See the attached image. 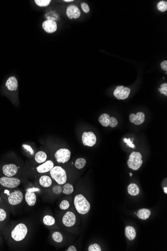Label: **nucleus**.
<instances>
[{
    "mask_svg": "<svg viewBox=\"0 0 167 251\" xmlns=\"http://www.w3.org/2000/svg\"><path fill=\"white\" fill-rule=\"evenodd\" d=\"M47 156L46 153L43 151H39L35 154V159L37 163H44L46 160Z\"/></svg>",
    "mask_w": 167,
    "mask_h": 251,
    "instance_id": "nucleus-22",
    "label": "nucleus"
},
{
    "mask_svg": "<svg viewBox=\"0 0 167 251\" xmlns=\"http://www.w3.org/2000/svg\"><path fill=\"white\" fill-rule=\"evenodd\" d=\"M18 81L16 77H11L7 80L6 86L10 91H16L18 88Z\"/></svg>",
    "mask_w": 167,
    "mask_h": 251,
    "instance_id": "nucleus-17",
    "label": "nucleus"
},
{
    "mask_svg": "<svg viewBox=\"0 0 167 251\" xmlns=\"http://www.w3.org/2000/svg\"><path fill=\"white\" fill-rule=\"evenodd\" d=\"M128 192L131 196H136L140 193V188L136 183H131L128 187Z\"/></svg>",
    "mask_w": 167,
    "mask_h": 251,
    "instance_id": "nucleus-21",
    "label": "nucleus"
},
{
    "mask_svg": "<svg viewBox=\"0 0 167 251\" xmlns=\"http://www.w3.org/2000/svg\"><path fill=\"white\" fill-rule=\"evenodd\" d=\"M157 7L160 11L162 12L166 11L167 10V2L165 1L159 2L157 4Z\"/></svg>",
    "mask_w": 167,
    "mask_h": 251,
    "instance_id": "nucleus-27",
    "label": "nucleus"
},
{
    "mask_svg": "<svg viewBox=\"0 0 167 251\" xmlns=\"http://www.w3.org/2000/svg\"><path fill=\"white\" fill-rule=\"evenodd\" d=\"M66 14L70 19H78L80 17L81 12L78 7L70 5L67 7Z\"/></svg>",
    "mask_w": 167,
    "mask_h": 251,
    "instance_id": "nucleus-12",
    "label": "nucleus"
},
{
    "mask_svg": "<svg viewBox=\"0 0 167 251\" xmlns=\"http://www.w3.org/2000/svg\"><path fill=\"white\" fill-rule=\"evenodd\" d=\"M145 115L144 113L139 112L136 114L132 113L129 116L130 121L136 125H140L144 122Z\"/></svg>",
    "mask_w": 167,
    "mask_h": 251,
    "instance_id": "nucleus-13",
    "label": "nucleus"
},
{
    "mask_svg": "<svg viewBox=\"0 0 167 251\" xmlns=\"http://www.w3.org/2000/svg\"><path fill=\"white\" fill-rule=\"evenodd\" d=\"M39 183L42 187L44 188H48L50 187L52 184L51 178L47 175L42 176L39 179Z\"/></svg>",
    "mask_w": 167,
    "mask_h": 251,
    "instance_id": "nucleus-20",
    "label": "nucleus"
},
{
    "mask_svg": "<svg viewBox=\"0 0 167 251\" xmlns=\"http://www.w3.org/2000/svg\"><path fill=\"white\" fill-rule=\"evenodd\" d=\"M88 251H101V248L100 246L97 244V243H95L94 244H92L89 246V247L88 248Z\"/></svg>",
    "mask_w": 167,
    "mask_h": 251,
    "instance_id": "nucleus-31",
    "label": "nucleus"
},
{
    "mask_svg": "<svg viewBox=\"0 0 167 251\" xmlns=\"http://www.w3.org/2000/svg\"><path fill=\"white\" fill-rule=\"evenodd\" d=\"M27 233L28 228L26 226L24 223H19L12 232V237L15 241L19 242L24 240Z\"/></svg>",
    "mask_w": 167,
    "mask_h": 251,
    "instance_id": "nucleus-4",
    "label": "nucleus"
},
{
    "mask_svg": "<svg viewBox=\"0 0 167 251\" xmlns=\"http://www.w3.org/2000/svg\"><path fill=\"white\" fill-rule=\"evenodd\" d=\"M82 141L84 145L92 147L97 141V138L93 132H84L82 135Z\"/></svg>",
    "mask_w": 167,
    "mask_h": 251,
    "instance_id": "nucleus-8",
    "label": "nucleus"
},
{
    "mask_svg": "<svg viewBox=\"0 0 167 251\" xmlns=\"http://www.w3.org/2000/svg\"><path fill=\"white\" fill-rule=\"evenodd\" d=\"M23 199V194L19 190L14 191L8 196V202L12 206H15L22 202Z\"/></svg>",
    "mask_w": 167,
    "mask_h": 251,
    "instance_id": "nucleus-9",
    "label": "nucleus"
},
{
    "mask_svg": "<svg viewBox=\"0 0 167 251\" xmlns=\"http://www.w3.org/2000/svg\"><path fill=\"white\" fill-rule=\"evenodd\" d=\"M25 200L27 204L30 206H34L37 201L36 196L34 192L29 189L25 194Z\"/></svg>",
    "mask_w": 167,
    "mask_h": 251,
    "instance_id": "nucleus-16",
    "label": "nucleus"
},
{
    "mask_svg": "<svg viewBox=\"0 0 167 251\" xmlns=\"http://www.w3.org/2000/svg\"><path fill=\"white\" fill-rule=\"evenodd\" d=\"M132 173H130V176H131H131H132Z\"/></svg>",
    "mask_w": 167,
    "mask_h": 251,
    "instance_id": "nucleus-42",
    "label": "nucleus"
},
{
    "mask_svg": "<svg viewBox=\"0 0 167 251\" xmlns=\"http://www.w3.org/2000/svg\"><path fill=\"white\" fill-rule=\"evenodd\" d=\"M54 164L52 160H48L47 162H45L44 163L39 165V167L37 168V172L39 173H45L50 172L53 168H54Z\"/></svg>",
    "mask_w": 167,
    "mask_h": 251,
    "instance_id": "nucleus-15",
    "label": "nucleus"
},
{
    "mask_svg": "<svg viewBox=\"0 0 167 251\" xmlns=\"http://www.w3.org/2000/svg\"><path fill=\"white\" fill-rule=\"evenodd\" d=\"M81 8L83 11L85 13H88L90 11V7L88 6V4L86 3H82L81 5Z\"/></svg>",
    "mask_w": 167,
    "mask_h": 251,
    "instance_id": "nucleus-35",
    "label": "nucleus"
},
{
    "mask_svg": "<svg viewBox=\"0 0 167 251\" xmlns=\"http://www.w3.org/2000/svg\"><path fill=\"white\" fill-rule=\"evenodd\" d=\"M20 183V180L17 178L8 177L0 178V184L7 188H15L19 186Z\"/></svg>",
    "mask_w": 167,
    "mask_h": 251,
    "instance_id": "nucleus-5",
    "label": "nucleus"
},
{
    "mask_svg": "<svg viewBox=\"0 0 167 251\" xmlns=\"http://www.w3.org/2000/svg\"><path fill=\"white\" fill-rule=\"evenodd\" d=\"M159 91L161 93L165 95V96H167V83H164L162 84L160 86V88L158 89Z\"/></svg>",
    "mask_w": 167,
    "mask_h": 251,
    "instance_id": "nucleus-30",
    "label": "nucleus"
},
{
    "mask_svg": "<svg viewBox=\"0 0 167 251\" xmlns=\"http://www.w3.org/2000/svg\"><path fill=\"white\" fill-rule=\"evenodd\" d=\"M76 217L75 214L72 212H67L63 216L62 222L65 226L67 227H71L75 224Z\"/></svg>",
    "mask_w": 167,
    "mask_h": 251,
    "instance_id": "nucleus-10",
    "label": "nucleus"
},
{
    "mask_svg": "<svg viewBox=\"0 0 167 251\" xmlns=\"http://www.w3.org/2000/svg\"><path fill=\"white\" fill-rule=\"evenodd\" d=\"M164 189V192H165V193L167 194V187H164L163 188Z\"/></svg>",
    "mask_w": 167,
    "mask_h": 251,
    "instance_id": "nucleus-40",
    "label": "nucleus"
},
{
    "mask_svg": "<svg viewBox=\"0 0 167 251\" xmlns=\"http://www.w3.org/2000/svg\"><path fill=\"white\" fill-rule=\"evenodd\" d=\"M43 223L47 226H53L55 223V219L52 216L46 215L43 218Z\"/></svg>",
    "mask_w": 167,
    "mask_h": 251,
    "instance_id": "nucleus-24",
    "label": "nucleus"
},
{
    "mask_svg": "<svg viewBox=\"0 0 167 251\" xmlns=\"http://www.w3.org/2000/svg\"><path fill=\"white\" fill-rule=\"evenodd\" d=\"M3 172L6 177H12L18 172V168L15 164H6L3 167Z\"/></svg>",
    "mask_w": 167,
    "mask_h": 251,
    "instance_id": "nucleus-14",
    "label": "nucleus"
},
{
    "mask_svg": "<svg viewBox=\"0 0 167 251\" xmlns=\"http://www.w3.org/2000/svg\"><path fill=\"white\" fill-rule=\"evenodd\" d=\"M86 160L83 158H79L77 160H76L75 165L76 168L78 169H80L84 168L86 164Z\"/></svg>",
    "mask_w": 167,
    "mask_h": 251,
    "instance_id": "nucleus-25",
    "label": "nucleus"
},
{
    "mask_svg": "<svg viewBox=\"0 0 167 251\" xmlns=\"http://www.w3.org/2000/svg\"><path fill=\"white\" fill-rule=\"evenodd\" d=\"M161 67L162 69L163 70L167 72V60L164 61L161 63Z\"/></svg>",
    "mask_w": 167,
    "mask_h": 251,
    "instance_id": "nucleus-38",
    "label": "nucleus"
},
{
    "mask_svg": "<svg viewBox=\"0 0 167 251\" xmlns=\"http://www.w3.org/2000/svg\"><path fill=\"white\" fill-rule=\"evenodd\" d=\"M63 188L61 185H56L53 188V191L55 194H61L63 192Z\"/></svg>",
    "mask_w": 167,
    "mask_h": 251,
    "instance_id": "nucleus-33",
    "label": "nucleus"
},
{
    "mask_svg": "<svg viewBox=\"0 0 167 251\" xmlns=\"http://www.w3.org/2000/svg\"><path fill=\"white\" fill-rule=\"evenodd\" d=\"M142 156L141 153L134 152L130 155L127 162L129 168L134 170H138L143 164Z\"/></svg>",
    "mask_w": 167,
    "mask_h": 251,
    "instance_id": "nucleus-3",
    "label": "nucleus"
},
{
    "mask_svg": "<svg viewBox=\"0 0 167 251\" xmlns=\"http://www.w3.org/2000/svg\"><path fill=\"white\" fill-rule=\"evenodd\" d=\"M73 0H64V2H73Z\"/></svg>",
    "mask_w": 167,
    "mask_h": 251,
    "instance_id": "nucleus-41",
    "label": "nucleus"
},
{
    "mask_svg": "<svg viewBox=\"0 0 167 251\" xmlns=\"http://www.w3.org/2000/svg\"><path fill=\"white\" fill-rule=\"evenodd\" d=\"M151 212L150 209L147 208H142L139 210L137 212V216L140 219L143 220H146L151 215Z\"/></svg>",
    "mask_w": 167,
    "mask_h": 251,
    "instance_id": "nucleus-18",
    "label": "nucleus"
},
{
    "mask_svg": "<svg viewBox=\"0 0 167 251\" xmlns=\"http://www.w3.org/2000/svg\"><path fill=\"white\" fill-rule=\"evenodd\" d=\"M74 192V188L70 183H66L63 186V193L65 194H72Z\"/></svg>",
    "mask_w": 167,
    "mask_h": 251,
    "instance_id": "nucleus-26",
    "label": "nucleus"
},
{
    "mask_svg": "<svg viewBox=\"0 0 167 251\" xmlns=\"http://www.w3.org/2000/svg\"><path fill=\"white\" fill-rule=\"evenodd\" d=\"M51 1V0H35L36 5L39 7H47L49 5Z\"/></svg>",
    "mask_w": 167,
    "mask_h": 251,
    "instance_id": "nucleus-29",
    "label": "nucleus"
},
{
    "mask_svg": "<svg viewBox=\"0 0 167 251\" xmlns=\"http://www.w3.org/2000/svg\"><path fill=\"white\" fill-rule=\"evenodd\" d=\"M118 125V120L116 118L112 117L110 118L109 126L111 128H115Z\"/></svg>",
    "mask_w": 167,
    "mask_h": 251,
    "instance_id": "nucleus-34",
    "label": "nucleus"
},
{
    "mask_svg": "<svg viewBox=\"0 0 167 251\" xmlns=\"http://www.w3.org/2000/svg\"><path fill=\"white\" fill-rule=\"evenodd\" d=\"M42 27L47 33H53L57 31V23L55 21L48 19L43 22Z\"/></svg>",
    "mask_w": 167,
    "mask_h": 251,
    "instance_id": "nucleus-11",
    "label": "nucleus"
},
{
    "mask_svg": "<svg viewBox=\"0 0 167 251\" xmlns=\"http://www.w3.org/2000/svg\"><path fill=\"white\" fill-rule=\"evenodd\" d=\"M52 238L55 242L57 243L62 242L63 240L62 234L59 232H55L52 235Z\"/></svg>",
    "mask_w": 167,
    "mask_h": 251,
    "instance_id": "nucleus-28",
    "label": "nucleus"
},
{
    "mask_svg": "<svg viewBox=\"0 0 167 251\" xmlns=\"http://www.w3.org/2000/svg\"><path fill=\"white\" fill-rule=\"evenodd\" d=\"M74 205L78 213L85 214L88 213L90 209L91 205L83 194H78L74 198Z\"/></svg>",
    "mask_w": 167,
    "mask_h": 251,
    "instance_id": "nucleus-1",
    "label": "nucleus"
},
{
    "mask_svg": "<svg viewBox=\"0 0 167 251\" xmlns=\"http://www.w3.org/2000/svg\"><path fill=\"white\" fill-rule=\"evenodd\" d=\"M110 118V116L109 115H108V114L104 113L102 114V115L100 116L99 120L100 123L103 126L107 127V126H109Z\"/></svg>",
    "mask_w": 167,
    "mask_h": 251,
    "instance_id": "nucleus-23",
    "label": "nucleus"
},
{
    "mask_svg": "<svg viewBox=\"0 0 167 251\" xmlns=\"http://www.w3.org/2000/svg\"><path fill=\"white\" fill-rule=\"evenodd\" d=\"M0 200H1V198H0Z\"/></svg>",
    "mask_w": 167,
    "mask_h": 251,
    "instance_id": "nucleus-43",
    "label": "nucleus"
},
{
    "mask_svg": "<svg viewBox=\"0 0 167 251\" xmlns=\"http://www.w3.org/2000/svg\"><path fill=\"white\" fill-rule=\"evenodd\" d=\"M52 178L60 185L65 184L67 182V174L62 167L56 166L50 170Z\"/></svg>",
    "mask_w": 167,
    "mask_h": 251,
    "instance_id": "nucleus-2",
    "label": "nucleus"
},
{
    "mask_svg": "<svg viewBox=\"0 0 167 251\" xmlns=\"http://www.w3.org/2000/svg\"><path fill=\"white\" fill-rule=\"evenodd\" d=\"M70 207L69 202L66 200H64L60 204V208L62 210H66Z\"/></svg>",
    "mask_w": 167,
    "mask_h": 251,
    "instance_id": "nucleus-32",
    "label": "nucleus"
},
{
    "mask_svg": "<svg viewBox=\"0 0 167 251\" xmlns=\"http://www.w3.org/2000/svg\"><path fill=\"white\" fill-rule=\"evenodd\" d=\"M67 251H77V249L74 246H71L69 248L66 250Z\"/></svg>",
    "mask_w": 167,
    "mask_h": 251,
    "instance_id": "nucleus-39",
    "label": "nucleus"
},
{
    "mask_svg": "<svg viewBox=\"0 0 167 251\" xmlns=\"http://www.w3.org/2000/svg\"><path fill=\"white\" fill-rule=\"evenodd\" d=\"M7 213L2 208H0V222L4 221L6 218Z\"/></svg>",
    "mask_w": 167,
    "mask_h": 251,
    "instance_id": "nucleus-36",
    "label": "nucleus"
},
{
    "mask_svg": "<svg viewBox=\"0 0 167 251\" xmlns=\"http://www.w3.org/2000/svg\"><path fill=\"white\" fill-rule=\"evenodd\" d=\"M131 89L129 87L124 86H119L116 87L114 92V95L116 98L119 100H124L129 96Z\"/></svg>",
    "mask_w": 167,
    "mask_h": 251,
    "instance_id": "nucleus-7",
    "label": "nucleus"
},
{
    "mask_svg": "<svg viewBox=\"0 0 167 251\" xmlns=\"http://www.w3.org/2000/svg\"><path fill=\"white\" fill-rule=\"evenodd\" d=\"M71 153L70 151L66 148H61L57 150L55 154L57 162L59 163H67L70 160Z\"/></svg>",
    "mask_w": 167,
    "mask_h": 251,
    "instance_id": "nucleus-6",
    "label": "nucleus"
},
{
    "mask_svg": "<svg viewBox=\"0 0 167 251\" xmlns=\"http://www.w3.org/2000/svg\"><path fill=\"white\" fill-rule=\"evenodd\" d=\"M125 235L130 241H133L136 237V232L134 228L127 226L125 228Z\"/></svg>",
    "mask_w": 167,
    "mask_h": 251,
    "instance_id": "nucleus-19",
    "label": "nucleus"
},
{
    "mask_svg": "<svg viewBox=\"0 0 167 251\" xmlns=\"http://www.w3.org/2000/svg\"><path fill=\"white\" fill-rule=\"evenodd\" d=\"M124 143H127L128 147H130V148H135V146L134 144L133 143V142L131 141V139L126 138H125L124 139Z\"/></svg>",
    "mask_w": 167,
    "mask_h": 251,
    "instance_id": "nucleus-37",
    "label": "nucleus"
}]
</instances>
